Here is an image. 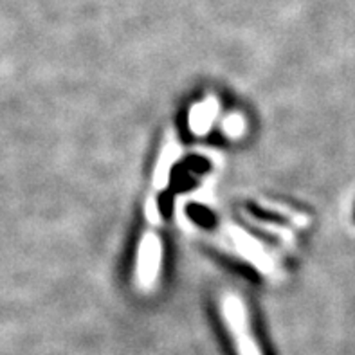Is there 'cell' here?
<instances>
[{
    "mask_svg": "<svg viewBox=\"0 0 355 355\" xmlns=\"http://www.w3.org/2000/svg\"><path fill=\"white\" fill-rule=\"evenodd\" d=\"M218 112V101L215 98H207L204 103L195 105L189 112V128L193 134L202 135L209 130L213 119Z\"/></svg>",
    "mask_w": 355,
    "mask_h": 355,
    "instance_id": "277c9868",
    "label": "cell"
},
{
    "mask_svg": "<svg viewBox=\"0 0 355 355\" xmlns=\"http://www.w3.org/2000/svg\"><path fill=\"white\" fill-rule=\"evenodd\" d=\"M220 309L225 323L231 330L234 348H236L239 355H261L257 341L252 339L248 311H245L242 300L234 294H225Z\"/></svg>",
    "mask_w": 355,
    "mask_h": 355,
    "instance_id": "6da1fadb",
    "label": "cell"
},
{
    "mask_svg": "<svg viewBox=\"0 0 355 355\" xmlns=\"http://www.w3.org/2000/svg\"><path fill=\"white\" fill-rule=\"evenodd\" d=\"M224 236L225 242L230 240V248L233 249L239 257L251 261L252 266L258 267L263 275H278V267H276L275 260H272V258L261 249L260 243H258L257 240H252L248 233H243L242 230L234 227V225H227V227H224Z\"/></svg>",
    "mask_w": 355,
    "mask_h": 355,
    "instance_id": "7a4b0ae2",
    "label": "cell"
},
{
    "mask_svg": "<svg viewBox=\"0 0 355 355\" xmlns=\"http://www.w3.org/2000/svg\"><path fill=\"white\" fill-rule=\"evenodd\" d=\"M180 148L175 141H171L164 146L161 157H159L157 166H155V173H153V191H161L166 186L168 179H170V170L173 166V162L179 159Z\"/></svg>",
    "mask_w": 355,
    "mask_h": 355,
    "instance_id": "5b68a950",
    "label": "cell"
},
{
    "mask_svg": "<svg viewBox=\"0 0 355 355\" xmlns=\"http://www.w3.org/2000/svg\"><path fill=\"white\" fill-rule=\"evenodd\" d=\"M225 134H230L231 137H239V135L243 134V119L236 114H233L231 117H227L224 121Z\"/></svg>",
    "mask_w": 355,
    "mask_h": 355,
    "instance_id": "8992f818",
    "label": "cell"
},
{
    "mask_svg": "<svg viewBox=\"0 0 355 355\" xmlns=\"http://www.w3.org/2000/svg\"><path fill=\"white\" fill-rule=\"evenodd\" d=\"M137 257V284L143 288H150L157 282L162 258L161 239L155 231L144 234Z\"/></svg>",
    "mask_w": 355,
    "mask_h": 355,
    "instance_id": "3957f363",
    "label": "cell"
}]
</instances>
